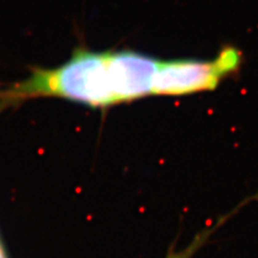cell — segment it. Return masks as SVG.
I'll list each match as a JSON object with an SVG mask.
<instances>
[{
    "mask_svg": "<svg viewBox=\"0 0 258 258\" xmlns=\"http://www.w3.org/2000/svg\"><path fill=\"white\" fill-rule=\"evenodd\" d=\"M38 96L64 98L102 110L122 104L114 51L78 50L59 67L34 70L1 97L18 100Z\"/></svg>",
    "mask_w": 258,
    "mask_h": 258,
    "instance_id": "obj_1",
    "label": "cell"
},
{
    "mask_svg": "<svg viewBox=\"0 0 258 258\" xmlns=\"http://www.w3.org/2000/svg\"><path fill=\"white\" fill-rule=\"evenodd\" d=\"M242 65V52L225 45L210 60H161L157 70L153 96H184L214 91L225 79L238 72Z\"/></svg>",
    "mask_w": 258,
    "mask_h": 258,
    "instance_id": "obj_2",
    "label": "cell"
},
{
    "mask_svg": "<svg viewBox=\"0 0 258 258\" xmlns=\"http://www.w3.org/2000/svg\"><path fill=\"white\" fill-rule=\"evenodd\" d=\"M212 230H207L204 232L200 233L199 236H197V238L191 243V245L187 246L186 248L182 250L181 252H171L167 256V258H191L195 254L197 250L199 248L202 246V244L207 241V239L210 237Z\"/></svg>",
    "mask_w": 258,
    "mask_h": 258,
    "instance_id": "obj_3",
    "label": "cell"
},
{
    "mask_svg": "<svg viewBox=\"0 0 258 258\" xmlns=\"http://www.w3.org/2000/svg\"><path fill=\"white\" fill-rule=\"evenodd\" d=\"M0 258H6V253H4V250H3V248H2L1 242H0Z\"/></svg>",
    "mask_w": 258,
    "mask_h": 258,
    "instance_id": "obj_4",
    "label": "cell"
}]
</instances>
